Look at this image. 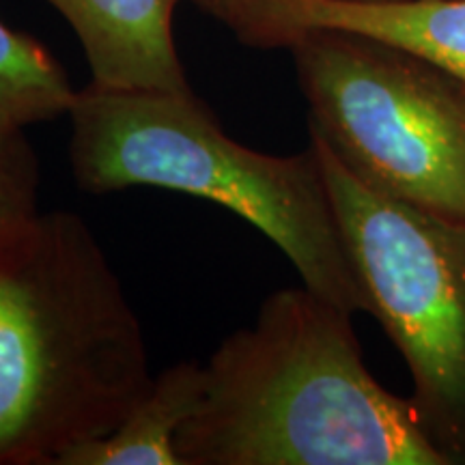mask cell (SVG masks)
<instances>
[{
	"label": "cell",
	"mask_w": 465,
	"mask_h": 465,
	"mask_svg": "<svg viewBox=\"0 0 465 465\" xmlns=\"http://www.w3.org/2000/svg\"><path fill=\"white\" fill-rule=\"evenodd\" d=\"M83 45L93 84L104 89L190 91L174 48L182 0H45Z\"/></svg>",
	"instance_id": "obj_7"
},
{
	"label": "cell",
	"mask_w": 465,
	"mask_h": 465,
	"mask_svg": "<svg viewBox=\"0 0 465 465\" xmlns=\"http://www.w3.org/2000/svg\"><path fill=\"white\" fill-rule=\"evenodd\" d=\"M132 302L89 224L35 213L0 246V465H58L153 383Z\"/></svg>",
	"instance_id": "obj_2"
},
{
	"label": "cell",
	"mask_w": 465,
	"mask_h": 465,
	"mask_svg": "<svg viewBox=\"0 0 465 465\" xmlns=\"http://www.w3.org/2000/svg\"><path fill=\"white\" fill-rule=\"evenodd\" d=\"M351 317L304 284L267 295L203 364L182 465H455L366 369Z\"/></svg>",
	"instance_id": "obj_1"
},
{
	"label": "cell",
	"mask_w": 465,
	"mask_h": 465,
	"mask_svg": "<svg viewBox=\"0 0 465 465\" xmlns=\"http://www.w3.org/2000/svg\"><path fill=\"white\" fill-rule=\"evenodd\" d=\"M78 91L48 48L0 20V134L69 114Z\"/></svg>",
	"instance_id": "obj_9"
},
{
	"label": "cell",
	"mask_w": 465,
	"mask_h": 465,
	"mask_svg": "<svg viewBox=\"0 0 465 465\" xmlns=\"http://www.w3.org/2000/svg\"><path fill=\"white\" fill-rule=\"evenodd\" d=\"M203 391V364L168 366L113 433L75 446L58 465H182L177 435L201 403Z\"/></svg>",
	"instance_id": "obj_8"
},
{
	"label": "cell",
	"mask_w": 465,
	"mask_h": 465,
	"mask_svg": "<svg viewBox=\"0 0 465 465\" xmlns=\"http://www.w3.org/2000/svg\"><path fill=\"white\" fill-rule=\"evenodd\" d=\"M287 48L308 104V132L371 188L465 223L461 80L349 33H304Z\"/></svg>",
	"instance_id": "obj_4"
},
{
	"label": "cell",
	"mask_w": 465,
	"mask_h": 465,
	"mask_svg": "<svg viewBox=\"0 0 465 465\" xmlns=\"http://www.w3.org/2000/svg\"><path fill=\"white\" fill-rule=\"evenodd\" d=\"M223 22L242 42L265 48L315 31L358 35L465 84V0H231Z\"/></svg>",
	"instance_id": "obj_6"
},
{
	"label": "cell",
	"mask_w": 465,
	"mask_h": 465,
	"mask_svg": "<svg viewBox=\"0 0 465 465\" xmlns=\"http://www.w3.org/2000/svg\"><path fill=\"white\" fill-rule=\"evenodd\" d=\"M194 3L205 11H209V14H213L216 17H220V20H223L226 9H229L231 0H194Z\"/></svg>",
	"instance_id": "obj_11"
},
{
	"label": "cell",
	"mask_w": 465,
	"mask_h": 465,
	"mask_svg": "<svg viewBox=\"0 0 465 465\" xmlns=\"http://www.w3.org/2000/svg\"><path fill=\"white\" fill-rule=\"evenodd\" d=\"M69 162L89 194L162 188L223 205L270 240L302 284L332 304L369 312L315 147L270 155L232 141L194 91H78Z\"/></svg>",
	"instance_id": "obj_3"
},
{
	"label": "cell",
	"mask_w": 465,
	"mask_h": 465,
	"mask_svg": "<svg viewBox=\"0 0 465 465\" xmlns=\"http://www.w3.org/2000/svg\"><path fill=\"white\" fill-rule=\"evenodd\" d=\"M39 158L26 132L0 134V246L39 213Z\"/></svg>",
	"instance_id": "obj_10"
},
{
	"label": "cell",
	"mask_w": 465,
	"mask_h": 465,
	"mask_svg": "<svg viewBox=\"0 0 465 465\" xmlns=\"http://www.w3.org/2000/svg\"><path fill=\"white\" fill-rule=\"evenodd\" d=\"M308 136L371 315L410 369L411 403L435 444L465 463V223L371 188Z\"/></svg>",
	"instance_id": "obj_5"
}]
</instances>
